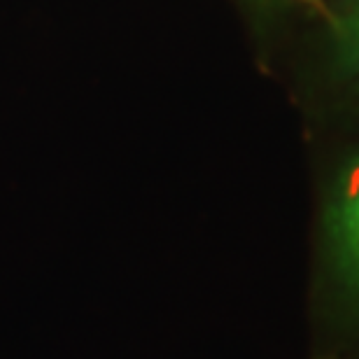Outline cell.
<instances>
[{"instance_id": "1", "label": "cell", "mask_w": 359, "mask_h": 359, "mask_svg": "<svg viewBox=\"0 0 359 359\" xmlns=\"http://www.w3.org/2000/svg\"><path fill=\"white\" fill-rule=\"evenodd\" d=\"M325 308L359 339V152L346 163L325 212Z\"/></svg>"}, {"instance_id": "2", "label": "cell", "mask_w": 359, "mask_h": 359, "mask_svg": "<svg viewBox=\"0 0 359 359\" xmlns=\"http://www.w3.org/2000/svg\"><path fill=\"white\" fill-rule=\"evenodd\" d=\"M334 61L341 75H359V3L334 21Z\"/></svg>"}, {"instance_id": "3", "label": "cell", "mask_w": 359, "mask_h": 359, "mask_svg": "<svg viewBox=\"0 0 359 359\" xmlns=\"http://www.w3.org/2000/svg\"><path fill=\"white\" fill-rule=\"evenodd\" d=\"M304 3H308V5H313L315 10H322V0H304Z\"/></svg>"}, {"instance_id": "4", "label": "cell", "mask_w": 359, "mask_h": 359, "mask_svg": "<svg viewBox=\"0 0 359 359\" xmlns=\"http://www.w3.org/2000/svg\"><path fill=\"white\" fill-rule=\"evenodd\" d=\"M353 3H359V0H353Z\"/></svg>"}]
</instances>
